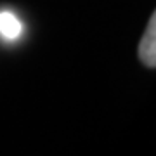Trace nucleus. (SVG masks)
Returning a JSON list of instances; mask_svg holds the SVG:
<instances>
[{"label":"nucleus","instance_id":"1","mask_svg":"<svg viewBox=\"0 0 156 156\" xmlns=\"http://www.w3.org/2000/svg\"><path fill=\"white\" fill-rule=\"evenodd\" d=\"M139 57L146 66L156 68V11L153 12L144 37L139 44Z\"/></svg>","mask_w":156,"mask_h":156},{"label":"nucleus","instance_id":"2","mask_svg":"<svg viewBox=\"0 0 156 156\" xmlns=\"http://www.w3.org/2000/svg\"><path fill=\"white\" fill-rule=\"evenodd\" d=\"M23 33V24L14 12H0V37L5 40H16Z\"/></svg>","mask_w":156,"mask_h":156}]
</instances>
